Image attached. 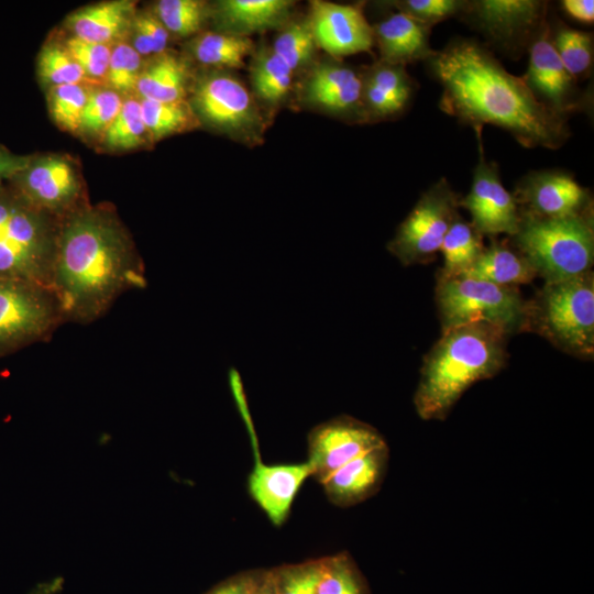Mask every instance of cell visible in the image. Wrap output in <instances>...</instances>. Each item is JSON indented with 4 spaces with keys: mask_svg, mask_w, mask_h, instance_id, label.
Here are the masks:
<instances>
[{
    "mask_svg": "<svg viewBox=\"0 0 594 594\" xmlns=\"http://www.w3.org/2000/svg\"><path fill=\"white\" fill-rule=\"evenodd\" d=\"M522 212L541 218H561L591 208L588 193L572 175L562 170H539L526 175L516 188Z\"/></svg>",
    "mask_w": 594,
    "mask_h": 594,
    "instance_id": "obj_18",
    "label": "cell"
},
{
    "mask_svg": "<svg viewBox=\"0 0 594 594\" xmlns=\"http://www.w3.org/2000/svg\"><path fill=\"white\" fill-rule=\"evenodd\" d=\"M322 566L318 559L275 571L278 594H316Z\"/></svg>",
    "mask_w": 594,
    "mask_h": 594,
    "instance_id": "obj_42",
    "label": "cell"
},
{
    "mask_svg": "<svg viewBox=\"0 0 594 594\" xmlns=\"http://www.w3.org/2000/svg\"><path fill=\"white\" fill-rule=\"evenodd\" d=\"M482 235L460 217L446 233L440 246L443 268L440 277H455L469 270L484 250Z\"/></svg>",
    "mask_w": 594,
    "mask_h": 594,
    "instance_id": "obj_28",
    "label": "cell"
},
{
    "mask_svg": "<svg viewBox=\"0 0 594 594\" xmlns=\"http://www.w3.org/2000/svg\"><path fill=\"white\" fill-rule=\"evenodd\" d=\"M255 47L250 37L222 32H205L190 44L194 57L201 64L223 68H242Z\"/></svg>",
    "mask_w": 594,
    "mask_h": 594,
    "instance_id": "obj_27",
    "label": "cell"
},
{
    "mask_svg": "<svg viewBox=\"0 0 594 594\" xmlns=\"http://www.w3.org/2000/svg\"><path fill=\"white\" fill-rule=\"evenodd\" d=\"M53 318L54 307L43 286L0 279V353L40 337Z\"/></svg>",
    "mask_w": 594,
    "mask_h": 594,
    "instance_id": "obj_11",
    "label": "cell"
},
{
    "mask_svg": "<svg viewBox=\"0 0 594 594\" xmlns=\"http://www.w3.org/2000/svg\"><path fill=\"white\" fill-rule=\"evenodd\" d=\"M564 12L572 19L582 23H593L594 1L593 0H564L561 2Z\"/></svg>",
    "mask_w": 594,
    "mask_h": 594,
    "instance_id": "obj_46",
    "label": "cell"
},
{
    "mask_svg": "<svg viewBox=\"0 0 594 594\" xmlns=\"http://www.w3.org/2000/svg\"><path fill=\"white\" fill-rule=\"evenodd\" d=\"M251 56L250 80L254 98L268 109H275L292 90L294 73L270 46L255 48Z\"/></svg>",
    "mask_w": 594,
    "mask_h": 594,
    "instance_id": "obj_26",
    "label": "cell"
},
{
    "mask_svg": "<svg viewBox=\"0 0 594 594\" xmlns=\"http://www.w3.org/2000/svg\"><path fill=\"white\" fill-rule=\"evenodd\" d=\"M427 61L442 87L440 109L475 132L492 124L525 147L552 150L569 138L566 117L541 102L480 43L454 40Z\"/></svg>",
    "mask_w": 594,
    "mask_h": 594,
    "instance_id": "obj_1",
    "label": "cell"
},
{
    "mask_svg": "<svg viewBox=\"0 0 594 594\" xmlns=\"http://www.w3.org/2000/svg\"><path fill=\"white\" fill-rule=\"evenodd\" d=\"M312 475L309 462L266 465L256 458L249 479V490L270 520L282 525L287 518L293 501L304 481Z\"/></svg>",
    "mask_w": 594,
    "mask_h": 594,
    "instance_id": "obj_19",
    "label": "cell"
},
{
    "mask_svg": "<svg viewBox=\"0 0 594 594\" xmlns=\"http://www.w3.org/2000/svg\"><path fill=\"white\" fill-rule=\"evenodd\" d=\"M135 279L128 237L110 213L88 209L68 219L57 237L52 276L66 310L92 317Z\"/></svg>",
    "mask_w": 594,
    "mask_h": 594,
    "instance_id": "obj_2",
    "label": "cell"
},
{
    "mask_svg": "<svg viewBox=\"0 0 594 594\" xmlns=\"http://www.w3.org/2000/svg\"><path fill=\"white\" fill-rule=\"evenodd\" d=\"M480 158L474 169L469 194L460 199V206L471 216V224L481 234L514 235L519 226L520 212L514 196L503 186L497 166L486 161L481 141L482 132H476Z\"/></svg>",
    "mask_w": 594,
    "mask_h": 594,
    "instance_id": "obj_12",
    "label": "cell"
},
{
    "mask_svg": "<svg viewBox=\"0 0 594 594\" xmlns=\"http://www.w3.org/2000/svg\"><path fill=\"white\" fill-rule=\"evenodd\" d=\"M271 46L295 74L308 68L318 48L308 19L288 20Z\"/></svg>",
    "mask_w": 594,
    "mask_h": 594,
    "instance_id": "obj_30",
    "label": "cell"
},
{
    "mask_svg": "<svg viewBox=\"0 0 594 594\" xmlns=\"http://www.w3.org/2000/svg\"><path fill=\"white\" fill-rule=\"evenodd\" d=\"M307 19L317 46L334 58L370 52L374 45L373 28L361 4L314 0Z\"/></svg>",
    "mask_w": 594,
    "mask_h": 594,
    "instance_id": "obj_13",
    "label": "cell"
},
{
    "mask_svg": "<svg viewBox=\"0 0 594 594\" xmlns=\"http://www.w3.org/2000/svg\"><path fill=\"white\" fill-rule=\"evenodd\" d=\"M142 69V56L132 45L117 42L111 48L106 80L118 94L130 92L136 89Z\"/></svg>",
    "mask_w": 594,
    "mask_h": 594,
    "instance_id": "obj_38",
    "label": "cell"
},
{
    "mask_svg": "<svg viewBox=\"0 0 594 594\" xmlns=\"http://www.w3.org/2000/svg\"><path fill=\"white\" fill-rule=\"evenodd\" d=\"M551 43L569 74L576 80L588 74L593 64L591 33L560 25Z\"/></svg>",
    "mask_w": 594,
    "mask_h": 594,
    "instance_id": "obj_31",
    "label": "cell"
},
{
    "mask_svg": "<svg viewBox=\"0 0 594 594\" xmlns=\"http://www.w3.org/2000/svg\"><path fill=\"white\" fill-rule=\"evenodd\" d=\"M522 79L541 102L562 116L583 106L576 80L554 51L547 23L531 40L528 69Z\"/></svg>",
    "mask_w": 594,
    "mask_h": 594,
    "instance_id": "obj_16",
    "label": "cell"
},
{
    "mask_svg": "<svg viewBox=\"0 0 594 594\" xmlns=\"http://www.w3.org/2000/svg\"><path fill=\"white\" fill-rule=\"evenodd\" d=\"M388 461L387 444L348 462L321 484L328 498L338 506H351L372 496L380 487Z\"/></svg>",
    "mask_w": 594,
    "mask_h": 594,
    "instance_id": "obj_20",
    "label": "cell"
},
{
    "mask_svg": "<svg viewBox=\"0 0 594 594\" xmlns=\"http://www.w3.org/2000/svg\"><path fill=\"white\" fill-rule=\"evenodd\" d=\"M381 61L406 66L428 59L435 51L429 44V26L395 11L372 26Z\"/></svg>",
    "mask_w": 594,
    "mask_h": 594,
    "instance_id": "obj_21",
    "label": "cell"
},
{
    "mask_svg": "<svg viewBox=\"0 0 594 594\" xmlns=\"http://www.w3.org/2000/svg\"><path fill=\"white\" fill-rule=\"evenodd\" d=\"M64 46L82 69L86 78L106 79L112 46L75 36L69 37Z\"/></svg>",
    "mask_w": 594,
    "mask_h": 594,
    "instance_id": "obj_43",
    "label": "cell"
},
{
    "mask_svg": "<svg viewBox=\"0 0 594 594\" xmlns=\"http://www.w3.org/2000/svg\"><path fill=\"white\" fill-rule=\"evenodd\" d=\"M386 444L372 426L349 416H339L315 427L308 436L312 475L322 483L355 458Z\"/></svg>",
    "mask_w": 594,
    "mask_h": 594,
    "instance_id": "obj_10",
    "label": "cell"
},
{
    "mask_svg": "<svg viewBox=\"0 0 594 594\" xmlns=\"http://www.w3.org/2000/svg\"><path fill=\"white\" fill-rule=\"evenodd\" d=\"M316 594H369V591L352 558L341 552L323 559Z\"/></svg>",
    "mask_w": 594,
    "mask_h": 594,
    "instance_id": "obj_32",
    "label": "cell"
},
{
    "mask_svg": "<svg viewBox=\"0 0 594 594\" xmlns=\"http://www.w3.org/2000/svg\"><path fill=\"white\" fill-rule=\"evenodd\" d=\"M460 198L447 179L426 190L399 224L387 249L403 265L432 261L451 224L459 218Z\"/></svg>",
    "mask_w": 594,
    "mask_h": 594,
    "instance_id": "obj_9",
    "label": "cell"
},
{
    "mask_svg": "<svg viewBox=\"0 0 594 594\" xmlns=\"http://www.w3.org/2000/svg\"><path fill=\"white\" fill-rule=\"evenodd\" d=\"M436 301L442 331L472 323H488L508 334L524 329L527 302L513 286L473 278L439 277Z\"/></svg>",
    "mask_w": 594,
    "mask_h": 594,
    "instance_id": "obj_7",
    "label": "cell"
},
{
    "mask_svg": "<svg viewBox=\"0 0 594 594\" xmlns=\"http://www.w3.org/2000/svg\"><path fill=\"white\" fill-rule=\"evenodd\" d=\"M508 333L488 323H472L442 332L425 356L414 396L418 416L443 420L474 383L495 376L507 360Z\"/></svg>",
    "mask_w": 594,
    "mask_h": 594,
    "instance_id": "obj_3",
    "label": "cell"
},
{
    "mask_svg": "<svg viewBox=\"0 0 594 594\" xmlns=\"http://www.w3.org/2000/svg\"><path fill=\"white\" fill-rule=\"evenodd\" d=\"M32 156H22L11 153L0 145V188L4 180H10L15 174L24 169Z\"/></svg>",
    "mask_w": 594,
    "mask_h": 594,
    "instance_id": "obj_45",
    "label": "cell"
},
{
    "mask_svg": "<svg viewBox=\"0 0 594 594\" xmlns=\"http://www.w3.org/2000/svg\"><path fill=\"white\" fill-rule=\"evenodd\" d=\"M253 594H278L275 571L261 575Z\"/></svg>",
    "mask_w": 594,
    "mask_h": 594,
    "instance_id": "obj_47",
    "label": "cell"
},
{
    "mask_svg": "<svg viewBox=\"0 0 594 594\" xmlns=\"http://www.w3.org/2000/svg\"><path fill=\"white\" fill-rule=\"evenodd\" d=\"M301 101L333 116L362 121V74L337 58L317 63L302 84Z\"/></svg>",
    "mask_w": 594,
    "mask_h": 594,
    "instance_id": "obj_17",
    "label": "cell"
},
{
    "mask_svg": "<svg viewBox=\"0 0 594 594\" xmlns=\"http://www.w3.org/2000/svg\"><path fill=\"white\" fill-rule=\"evenodd\" d=\"M37 68L40 78L52 87L77 85L86 79L85 73L66 47L57 44H50L42 48Z\"/></svg>",
    "mask_w": 594,
    "mask_h": 594,
    "instance_id": "obj_36",
    "label": "cell"
},
{
    "mask_svg": "<svg viewBox=\"0 0 594 594\" xmlns=\"http://www.w3.org/2000/svg\"><path fill=\"white\" fill-rule=\"evenodd\" d=\"M396 11L431 28L433 24L463 13L468 1L460 0H399L389 2Z\"/></svg>",
    "mask_w": 594,
    "mask_h": 594,
    "instance_id": "obj_40",
    "label": "cell"
},
{
    "mask_svg": "<svg viewBox=\"0 0 594 594\" xmlns=\"http://www.w3.org/2000/svg\"><path fill=\"white\" fill-rule=\"evenodd\" d=\"M191 107L219 132L246 144L261 143L265 124L258 103L234 75L216 70L202 76L194 87Z\"/></svg>",
    "mask_w": 594,
    "mask_h": 594,
    "instance_id": "obj_8",
    "label": "cell"
},
{
    "mask_svg": "<svg viewBox=\"0 0 594 594\" xmlns=\"http://www.w3.org/2000/svg\"><path fill=\"white\" fill-rule=\"evenodd\" d=\"M154 13L169 33L189 36L198 33L207 18V3L199 0H161Z\"/></svg>",
    "mask_w": 594,
    "mask_h": 594,
    "instance_id": "obj_34",
    "label": "cell"
},
{
    "mask_svg": "<svg viewBox=\"0 0 594 594\" xmlns=\"http://www.w3.org/2000/svg\"><path fill=\"white\" fill-rule=\"evenodd\" d=\"M295 2L290 0H222L215 9L216 22L222 33L246 36L282 28L290 16Z\"/></svg>",
    "mask_w": 594,
    "mask_h": 594,
    "instance_id": "obj_22",
    "label": "cell"
},
{
    "mask_svg": "<svg viewBox=\"0 0 594 594\" xmlns=\"http://www.w3.org/2000/svg\"><path fill=\"white\" fill-rule=\"evenodd\" d=\"M502 46H521L546 23V3L536 0L468 1L463 12Z\"/></svg>",
    "mask_w": 594,
    "mask_h": 594,
    "instance_id": "obj_14",
    "label": "cell"
},
{
    "mask_svg": "<svg viewBox=\"0 0 594 594\" xmlns=\"http://www.w3.org/2000/svg\"><path fill=\"white\" fill-rule=\"evenodd\" d=\"M189 79L187 63L180 56L165 52L143 67L135 90L140 99L162 102L185 100Z\"/></svg>",
    "mask_w": 594,
    "mask_h": 594,
    "instance_id": "obj_24",
    "label": "cell"
},
{
    "mask_svg": "<svg viewBox=\"0 0 594 594\" xmlns=\"http://www.w3.org/2000/svg\"><path fill=\"white\" fill-rule=\"evenodd\" d=\"M143 121L153 140L191 130L199 124L190 103L179 101H153L140 99Z\"/></svg>",
    "mask_w": 594,
    "mask_h": 594,
    "instance_id": "obj_29",
    "label": "cell"
},
{
    "mask_svg": "<svg viewBox=\"0 0 594 594\" xmlns=\"http://www.w3.org/2000/svg\"><path fill=\"white\" fill-rule=\"evenodd\" d=\"M122 103L121 95L112 89L89 92L78 131L90 136H103L119 114Z\"/></svg>",
    "mask_w": 594,
    "mask_h": 594,
    "instance_id": "obj_35",
    "label": "cell"
},
{
    "mask_svg": "<svg viewBox=\"0 0 594 594\" xmlns=\"http://www.w3.org/2000/svg\"><path fill=\"white\" fill-rule=\"evenodd\" d=\"M260 578L254 574H242L228 580L207 594H253Z\"/></svg>",
    "mask_w": 594,
    "mask_h": 594,
    "instance_id": "obj_44",
    "label": "cell"
},
{
    "mask_svg": "<svg viewBox=\"0 0 594 594\" xmlns=\"http://www.w3.org/2000/svg\"><path fill=\"white\" fill-rule=\"evenodd\" d=\"M130 32L132 47L141 56H157L166 52L169 32L154 12L135 15Z\"/></svg>",
    "mask_w": 594,
    "mask_h": 594,
    "instance_id": "obj_41",
    "label": "cell"
},
{
    "mask_svg": "<svg viewBox=\"0 0 594 594\" xmlns=\"http://www.w3.org/2000/svg\"><path fill=\"white\" fill-rule=\"evenodd\" d=\"M362 79L372 84L405 108L414 91L413 79L407 74L405 66L389 64L381 59L362 74Z\"/></svg>",
    "mask_w": 594,
    "mask_h": 594,
    "instance_id": "obj_39",
    "label": "cell"
},
{
    "mask_svg": "<svg viewBox=\"0 0 594 594\" xmlns=\"http://www.w3.org/2000/svg\"><path fill=\"white\" fill-rule=\"evenodd\" d=\"M57 237L43 212L0 188V279L52 283Z\"/></svg>",
    "mask_w": 594,
    "mask_h": 594,
    "instance_id": "obj_6",
    "label": "cell"
},
{
    "mask_svg": "<svg viewBox=\"0 0 594 594\" xmlns=\"http://www.w3.org/2000/svg\"><path fill=\"white\" fill-rule=\"evenodd\" d=\"M134 7V2L127 0L87 6L73 12L67 25L75 37L110 45L131 31L136 15Z\"/></svg>",
    "mask_w": 594,
    "mask_h": 594,
    "instance_id": "obj_23",
    "label": "cell"
},
{
    "mask_svg": "<svg viewBox=\"0 0 594 594\" xmlns=\"http://www.w3.org/2000/svg\"><path fill=\"white\" fill-rule=\"evenodd\" d=\"M591 210L561 218L520 213L514 243L546 283L562 282L591 272L594 260Z\"/></svg>",
    "mask_w": 594,
    "mask_h": 594,
    "instance_id": "obj_4",
    "label": "cell"
},
{
    "mask_svg": "<svg viewBox=\"0 0 594 594\" xmlns=\"http://www.w3.org/2000/svg\"><path fill=\"white\" fill-rule=\"evenodd\" d=\"M536 274L535 268L520 253L494 241L484 248L472 266L460 276L514 287L530 283Z\"/></svg>",
    "mask_w": 594,
    "mask_h": 594,
    "instance_id": "obj_25",
    "label": "cell"
},
{
    "mask_svg": "<svg viewBox=\"0 0 594 594\" xmlns=\"http://www.w3.org/2000/svg\"><path fill=\"white\" fill-rule=\"evenodd\" d=\"M9 182L21 199L43 212L64 210L80 189L73 163L56 155L31 157L26 167Z\"/></svg>",
    "mask_w": 594,
    "mask_h": 594,
    "instance_id": "obj_15",
    "label": "cell"
},
{
    "mask_svg": "<svg viewBox=\"0 0 594 594\" xmlns=\"http://www.w3.org/2000/svg\"><path fill=\"white\" fill-rule=\"evenodd\" d=\"M524 328L536 331L558 349L581 358L594 354V279L588 272L556 283H546L527 302Z\"/></svg>",
    "mask_w": 594,
    "mask_h": 594,
    "instance_id": "obj_5",
    "label": "cell"
},
{
    "mask_svg": "<svg viewBox=\"0 0 594 594\" xmlns=\"http://www.w3.org/2000/svg\"><path fill=\"white\" fill-rule=\"evenodd\" d=\"M147 138L140 99L123 100L119 114L103 134L106 146L112 150L135 148L145 144Z\"/></svg>",
    "mask_w": 594,
    "mask_h": 594,
    "instance_id": "obj_33",
    "label": "cell"
},
{
    "mask_svg": "<svg viewBox=\"0 0 594 594\" xmlns=\"http://www.w3.org/2000/svg\"><path fill=\"white\" fill-rule=\"evenodd\" d=\"M88 95L81 84L52 87L48 107L54 121L66 131H78Z\"/></svg>",
    "mask_w": 594,
    "mask_h": 594,
    "instance_id": "obj_37",
    "label": "cell"
}]
</instances>
